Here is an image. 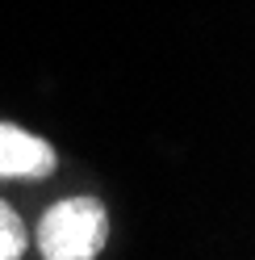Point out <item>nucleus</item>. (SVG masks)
<instances>
[{"instance_id":"f257e3e1","label":"nucleus","mask_w":255,"mask_h":260,"mask_svg":"<svg viewBox=\"0 0 255 260\" xmlns=\"http://www.w3.org/2000/svg\"><path fill=\"white\" fill-rule=\"evenodd\" d=\"M109 239V214L97 198H67L38 226L42 260H97Z\"/></svg>"},{"instance_id":"f03ea898","label":"nucleus","mask_w":255,"mask_h":260,"mask_svg":"<svg viewBox=\"0 0 255 260\" xmlns=\"http://www.w3.org/2000/svg\"><path fill=\"white\" fill-rule=\"evenodd\" d=\"M55 147L21 126L0 122V176H51L55 172Z\"/></svg>"},{"instance_id":"7ed1b4c3","label":"nucleus","mask_w":255,"mask_h":260,"mask_svg":"<svg viewBox=\"0 0 255 260\" xmlns=\"http://www.w3.org/2000/svg\"><path fill=\"white\" fill-rule=\"evenodd\" d=\"M25 252V222L9 202H0V260H21Z\"/></svg>"}]
</instances>
